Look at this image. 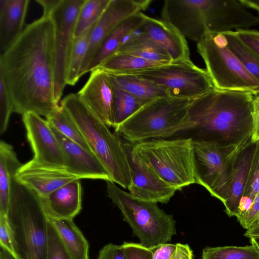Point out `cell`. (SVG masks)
<instances>
[{"instance_id":"obj_1","label":"cell","mask_w":259,"mask_h":259,"mask_svg":"<svg viewBox=\"0 0 259 259\" xmlns=\"http://www.w3.org/2000/svg\"><path fill=\"white\" fill-rule=\"evenodd\" d=\"M55 34L53 20L42 15L1 54L0 75L14 112H31L47 118L60 107L54 97Z\"/></svg>"},{"instance_id":"obj_2","label":"cell","mask_w":259,"mask_h":259,"mask_svg":"<svg viewBox=\"0 0 259 259\" xmlns=\"http://www.w3.org/2000/svg\"><path fill=\"white\" fill-rule=\"evenodd\" d=\"M256 95L214 88L193 99L189 115L194 126L184 137L240 148L251 139Z\"/></svg>"},{"instance_id":"obj_3","label":"cell","mask_w":259,"mask_h":259,"mask_svg":"<svg viewBox=\"0 0 259 259\" xmlns=\"http://www.w3.org/2000/svg\"><path fill=\"white\" fill-rule=\"evenodd\" d=\"M17 259H47L48 217L41 198L13 179L7 213Z\"/></svg>"},{"instance_id":"obj_4","label":"cell","mask_w":259,"mask_h":259,"mask_svg":"<svg viewBox=\"0 0 259 259\" xmlns=\"http://www.w3.org/2000/svg\"><path fill=\"white\" fill-rule=\"evenodd\" d=\"M60 105L77 125L111 182L127 189L132 182L131 167L127 148L120 136L97 118L77 93L66 96Z\"/></svg>"},{"instance_id":"obj_5","label":"cell","mask_w":259,"mask_h":259,"mask_svg":"<svg viewBox=\"0 0 259 259\" xmlns=\"http://www.w3.org/2000/svg\"><path fill=\"white\" fill-rule=\"evenodd\" d=\"M193 99L170 96L156 99L116 127L115 132L134 144L182 134L194 126L189 115Z\"/></svg>"},{"instance_id":"obj_6","label":"cell","mask_w":259,"mask_h":259,"mask_svg":"<svg viewBox=\"0 0 259 259\" xmlns=\"http://www.w3.org/2000/svg\"><path fill=\"white\" fill-rule=\"evenodd\" d=\"M106 184L108 197L119 209L141 245L152 249L171 241L176 234L172 215L165 213L157 203L138 198L113 182L106 181Z\"/></svg>"},{"instance_id":"obj_7","label":"cell","mask_w":259,"mask_h":259,"mask_svg":"<svg viewBox=\"0 0 259 259\" xmlns=\"http://www.w3.org/2000/svg\"><path fill=\"white\" fill-rule=\"evenodd\" d=\"M131 149L161 179L178 190L195 183L192 138L150 139L133 144Z\"/></svg>"},{"instance_id":"obj_8","label":"cell","mask_w":259,"mask_h":259,"mask_svg":"<svg viewBox=\"0 0 259 259\" xmlns=\"http://www.w3.org/2000/svg\"><path fill=\"white\" fill-rule=\"evenodd\" d=\"M197 49L215 89L258 94L259 82L230 50L223 33L207 32Z\"/></svg>"},{"instance_id":"obj_9","label":"cell","mask_w":259,"mask_h":259,"mask_svg":"<svg viewBox=\"0 0 259 259\" xmlns=\"http://www.w3.org/2000/svg\"><path fill=\"white\" fill-rule=\"evenodd\" d=\"M238 149L234 146L194 141L195 183L224 204L228 197L234 160Z\"/></svg>"},{"instance_id":"obj_10","label":"cell","mask_w":259,"mask_h":259,"mask_svg":"<svg viewBox=\"0 0 259 259\" xmlns=\"http://www.w3.org/2000/svg\"><path fill=\"white\" fill-rule=\"evenodd\" d=\"M120 74L134 75L155 83L173 97L194 99L215 88L206 70L196 66L191 60L172 61Z\"/></svg>"},{"instance_id":"obj_11","label":"cell","mask_w":259,"mask_h":259,"mask_svg":"<svg viewBox=\"0 0 259 259\" xmlns=\"http://www.w3.org/2000/svg\"><path fill=\"white\" fill-rule=\"evenodd\" d=\"M84 1L48 0L43 6V15L50 16L55 24L54 97L58 103L67 84L68 65L76 22Z\"/></svg>"},{"instance_id":"obj_12","label":"cell","mask_w":259,"mask_h":259,"mask_svg":"<svg viewBox=\"0 0 259 259\" xmlns=\"http://www.w3.org/2000/svg\"><path fill=\"white\" fill-rule=\"evenodd\" d=\"M152 2L151 0H110L92 30L79 77L87 73L94 57L109 34L126 18L146 10Z\"/></svg>"},{"instance_id":"obj_13","label":"cell","mask_w":259,"mask_h":259,"mask_svg":"<svg viewBox=\"0 0 259 259\" xmlns=\"http://www.w3.org/2000/svg\"><path fill=\"white\" fill-rule=\"evenodd\" d=\"M22 120L33 152V159L46 165L66 167L61 145L48 121L31 112L22 115Z\"/></svg>"},{"instance_id":"obj_14","label":"cell","mask_w":259,"mask_h":259,"mask_svg":"<svg viewBox=\"0 0 259 259\" xmlns=\"http://www.w3.org/2000/svg\"><path fill=\"white\" fill-rule=\"evenodd\" d=\"M132 171V182L127 189L133 195L156 203H167L178 189L161 179L145 161L127 148Z\"/></svg>"},{"instance_id":"obj_15","label":"cell","mask_w":259,"mask_h":259,"mask_svg":"<svg viewBox=\"0 0 259 259\" xmlns=\"http://www.w3.org/2000/svg\"><path fill=\"white\" fill-rule=\"evenodd\" d=\"M91 72L89 78L77 94L97 118L108 126L114 127V94L110 76L100 67Z\"/></svg>"},{"instance_id":"obj_16","label":"cell","mask_w":259,"mask_h":259,"mask_svg":"<svg viewBox=\"0 0 259 259\" xmlns=\"http://www.w3.org/2000/svg\"><path fill=\"white\" fill-rule=\"evenodd\" d=\"M207 32L222 33L259 23V17L239 0H206Z\"/></svg>"},{"instance_id":"obj_17","label":"cell","mask_w":259,"mask_h":259,"mask_svg":"<svg viewBox=\"0 0 259 259\" xmlns=\"http://www.w3.org/2000/svg\"><path fill=\"white\" fill-rule=\"evenodd\" d=\"M15 179L35 192L41 198L64 185L79 179L66 167L46 165L33 158L21 165Z\"/></svg>"},{"instance_id":"obj_18","label":"cell","mask_w":259,"mask_h":259,"mask_svg":"<svg viewBox=\"0 0 259 259\" xmlns=\"http://www.w3.org/2000/svg\"><path fill=\"white\" fill-rule=\"evenodd\" d=\"M50 125L61 145L66 168L70 172L80 180L100 179L111 182L106 169L92 152L66 137Z\"/></svg>"},{"instance_id":"obj_19","label":"cell","mask_w":259,"mask_h":259,"mask_svg":"<svg viewBox=\"0 0 259 259\" xmlns=\"http://www.w3.org/2000/svg\"><path fill=\"white\" fill-rule=\"evenodd\" d=\"M138 30L165 50L172 61L190 60L186 38L170 23L145 15Z\"/></svg>"},{"instance_id":"obj_20","label":"cell","mask_w":259,"mask_h":259,"mask_svg":"<svg viewBox=\"0 0 259 259\" xmlns=\"http://www.w3.org/2000/svg\"><path fill=\"white\" fill-rule=\"evenodd\" d=\"M257 142L250 139L239 148L235 155L228 197L224 204L225 212L229 217H236L238 214L239 204L247 186Z\"/></svg>"},{"instance_id":"obj_21","label":"cell","mask_w":259,"mask_h":259,"mask_svg":"<svg viewBox=\"0 0 259 259\" xmlns=\"http://www.w3.org/2000/svg\"><path fill=\"white\" fill-rule=\"evenodd\" d=\"M80 180L72 181L41 198L48 215L73 219L81 209Z\"/></svg>"},{"instance_id":"obj_22","label":"cell","mask_w":259,"mask_h":259,"mask_svg":"<svg viewBox=\"0 0 259 259\" xmlns=\"http://www.w3.org/2000/svg\"><path fill=\"white\" fill-rule=\"evenodd\" d=\"M29 0L0 1V51L5 52L23 31Z\"/></svg>"},{"instance_id":"obj_23","label":"cell","mask_w":259,"mask_h":259,"mask_svg":"<svg viewBox=\"0 0 259 259\" xmlns=\"http://www.w3.org/2000/svg\"><path fill=\"white\" fill-rule=\"evenodd\" d=\"M145 14L137 13L120 23L106 37L91 61L87 72L98 67L107 58L116 52L124 40L136 32L145 21Z\"/></svg>"},{"instance_id":"obj_24","label":"cell","mask_w":259,"mask_h":259,"mask_svg":"<svg viewBox=\"0 0 259 259\" xmlns=\"http://www.w3.org/2000/svg\"><path fill=\"white\" fill-rule=\"evenodd\" d=\"M48 217L72 258L90 259L88 242L73 219Z\"/></svg>"},{"instance_id":"obj_25","label":"cell","mask_w":259,"mask_h":259,"mask_svg":"<svg viewBox=\"0 0 259 259\" xmlns=\"http://www.w3.org/2000/svg\"><path fill=\"white\" fill-rule=\"evenodd\" d=\"M116 53L128 54L162 64L172 62L165 50L138 30L128 36Z\"/></svg>"},{"instance_id":"obj_26","label":"cell","mask_w":259,"mask_h":259,"mask_svg":"<svg viewBox=\"0 0 259 259\" xmlns=\"http://www.w3.org/2000/svg\"><path fill=\"white\" fill-rule=\"evenodd\" d=\"M22 164L18 160L12 145L0 142V214L8 211L12 183Z\"/></svg>"},{"instance_id":"obj_27","label":"cell","mask_w":259,"mask_h":259,"mask_svg":"<svg viewBox=\"0 0 259 259\" xmlns=\"http://www.w3.org/2000/svg\"><path fill=\"white\" fill-rule=\"evenodd\" d=\"M107 72L114 83L145 104L156 99L169 96L164 88L152 82L132 75Z\"/></svg>"},{"instance_id":"obj_28","label":"cell","mask_w":259,"mask_h":259,"mask_svg":"<svg viewBox=\"0 0 259 259\" xmlns=\"http://www.w3.org/2000/svg\"><path fill=\"white\" fill-rule=\"evenodd\" d=\"M125 53H115L98 67L110 72L124 73L163 65ZM98 68V67H97Z\"/></svg>"},{"instance_id":"obj_29","label":"cell","mask_w":259,"mask_h":259,"mask_svg":"<svg viewBox=\"0 0 259 259\" xmlns=\"http://www.w3.org/2000/svg\"><path fill=\"white\" fill-rule=\"evenodd\" d=\"M96 23L81 35L74 38L68 65L67 84L74 85L80 78L81 67L88 51L92 30Z\"/></svg>"},{"instance_id":"obj_30","label":"cell","mask_w":259,"mask_h":259,"mask_svg":"<svg viewBox=\"0 0 259 259\" xmlns=\"http://www.w3.org/2000/svg\"><path fill=\"white\" fill-rule=\"evenodd\" d=\"M222 33L230 50L259 82V57L241 41L235 31Z\"/></svg>"},{"instance_id":"obj_31","label":"cell","mask_w":259,"mask_h":259,"mask_svg":"<svg viewBox=\"0 0 259 259\" xmlns=\"http://www.w3.org/2000/svg\"><path fill=\"white\" fill-rule=\"evenodd\" d=\"M114 98V128L124 122L144 104L112 81Z\"/></svg>"},{"instance_id":"obj_32","label":"cell","mask_w":259,"mask_h":259,"mask_svg":"<svg viewBox=\"0 0 259 259\" xmlns=\"http://www.w3.org/2000/svg\"><path fill=\"white\" fill-rule=\"evenodd\" d=\"M46 120L66 137L91 152L80 130L61 105Z\"/></svg>"},{"instance_id":"obj_33","label":"cell","mask_w":259,"mask_h":259,"mask_svg":"<svg viewBox=\"0 0 259 259\" xmlns=\"http://www.w3.org/2000/svg\"><path fill=\"white\" fill-rule=\"evenodd\" d=\"M202 259H259V250L252 244L206 247L202 250Z\"/></svg>"},{"instance_id":"obj_34","label":"cell","mask_w":259,"mask_h":259,"mask_svg":"<svg viewBox=\"0 0 259 259\" xmlns=\"http://www.w3.org/2000/svg\"><path fill=\"white\" fill-rule=\"evenodd\" d=\"M110 0H85L76 22L75 37L88 30L100 19Z\"/></svg>"},{"instance_id":"obj_35","label":"cell","mask_w":259,"mask_h":259,"mask_svg":"<svg viewBox=\"0 0 259 259\" xmlns=\"http://www.w3.org/2000/svg\"><path fill=\"white\" fill-rule=\"evenodd\" d=\"M47 259H72L49 219Z\"/></svg>"},{"instance_id":"obj_36","label":"cell","mask_w":259,"mask_h":259,"mask_svg":"<svg viewBox=\"0 0 259 259\" xmlns=\"http://www.w3.org/2000/svg\"><path fill=\"white\" fill-rule=\"evenodd\" d=\"M13 111L12 101L4 80L0 75V134L6 131Z\"/></svg>"},{"instance_id":"obj_37","label":"cell","mask_w":259,"mask_h":259,"mask_svg":"<svg viewBox=\"0 0 259 259\" xmlns=\"http://www.w3.org/2000/svg\"><path fill=\"white\" fill-rule=\"evenodd\" d=\"M258 193H259V141L257 142L243 196L250 198L253 201Z\"/></svg>"},{"instance_id":"obj_38","label":"cell","mask_w":259,"mask_h":259,"mask_svg":"<svg viewBox=\"0 0 259 259\" xmlns=\"http://www.w3.org/2000/svg\"><path fill=\"white\" fill-rule=\"evenodd\" d=\"M240 225L246 230L259 223V193H258L249 208L236 217Z\"/></svg>"},{"instance_id":"obj_39","label":"cell","mask_w":259,"mask_h":259,"mask_svg":"<svg viewBox=\"0 0 259 259\" xmlns=\"http://www.w3.org/2000/svg\"><path fill=\"white\" fill-rule=\"evenodd\" d=\"M126 254V259H152L151 249L140 243L124 242L122 244Z\"/></svg>"},{"instance_id":"obj_40","label":"cell","mask_w":259,"mask_h":259,"mask_svg":"<svg viewBox=\"0 0 259 259\" xmlns=\"http://www.w3.org/2000/svg\"><path fill=\"white\" fill-rule=\"evenodd\" d=\"M235 31L241 41L259 57V31L237 29Z\"/></svg>"},{"instance_id":"obj_41","label":"cell","mask_w":259,"mask_h":259,"mask_svg":"<svg viewBox=\"0 0 259 259\" xmlns=\"http://www.w3.org/2000/svg\"><path fill=\"white\" fill-rule=\"evenodd\" d=\"M97 259H126L125 249L122 244L109 243L100 249Z\"/></svg>"},{"instance_id":"obj_42","label":"cell","mask_w":259,"mask_h":259,"mask_svg":"<svg viewBox=\"0 0 259 259\" xmlns=\"http://www.w3.org/2000/svg\"><path fill=\"white\" fill-rule=\"evenodd\" d=\"M1 248L6 249L14 254L12 238L5 215L0 214Z\"/></svg>"},{"instance_id":"obj_43","label":"cell","mask_w":259,"mask_h":259,"mask_svg":"<svg viewBox=\"0 0 259 259\" xmlns=\"http://www.w3.org/2000/svg\"><path fill=\"white\" fill-rule=\"evenodd\" d=\"M177 248L176 244L164 243L151 249L152 259H171Z\"/></svg>"},{"instance_id":"obj_44","label":"cell","mask_w":259,"mask_h":259,"mask_svg":"<svg viewBox=\"0 0 259 259\" xmlns=\"http://www.w3.org/2000/svg\"><path fill=\"white\" fill-rule=\"evenodd\" d=\"M176 251L171 259H193V251L186 244L176 243Z\"/></svg>"},{"instance_id":"obj_45","label":"cell","mask_w":259,"mask_h":259,"mask_svg":"<svg viewBox=\"0 0 259 259\" xmlns=\"http://www.w3.org/2000/svg\"><path fill=\"white\" fill-rule=\"evenodd\" d=\"M251 140L252 142L259 141V111L254 112Z\"/></svg>"},{"instance_id":"obj_46","label":"cell","mask_w":259,"mask_h":259,"mask_svg":"<svg viewBox=\"0 0 259 259\" xmlns=\"http://www.w3.org/2000/svg\"><path fill=\"white\" fill-rule=\"evenodd\" d=\"M245 8H250L259 12V0H239Z\"/></svg>"},{"instance_id":"obj_47","label":"cell","mask_w":259,"mask_h":259,"mask_svg":"<svg viewBox=\"0 0 259 259\" xmlns=\"http://www.w3.org/2000/svg\"><path fill=\"white\" fill-rule=\"evenodd\" d=\"M244 236L248 238L253 236H259V223L252 228L246 230L244 234Z\"/></svg>"},{"instance_id":"obj_48","label":"cell","mask_w":259,"mask_h":259,"mask_svg":"<svg viewBox=\"0 0 259 259\" xmlns=\"http://www.w3.org/2000/svg\"><path fill=\"white\" fill-rule=\"evenodd\" d=\"M1 251L3 253L6 259H17L13 253L6 249L1 248Z\"/></svg>"},{"instance_id":"obj_49","label":"cell","mask_w":259,"mask_h":259,"mask_svg":"<svg viewBox=\"0 0 259 259\" xmlns=\"http://www.w3.org/2000/svg\"><path fill=\"white\" fill-rule=\"evenodd\" d=\"M251 244L255 246L259 250V236L249 238Z\"/></svg>"},{"instance_id":"obj_50","label":"cell","mask_w":259,"mask_h":259,"mask_svg":"<svg viewBox=\"0 0 259 259\" xmlns=\"http://www.w3.org/2000/svg\"><path fill=\"white\" fill-rule=\"evenodd\" d=\"M254 112L259 111V92L256 95L254 101Z\"/></svg>"},{"instance_id":"obj_51","label":"cell","mask_w":259,"mask_h":259,"mask_svg":"<svg viewBox=\"0 0 259 259\" xmlns=\"http://www.w3.org/2000/svg\"><path fill=\"white\" fill-rule=\"evenodd\" d=\"M0 259H6L3 253L0 251Z\"/></svg>"}]
</instances>
